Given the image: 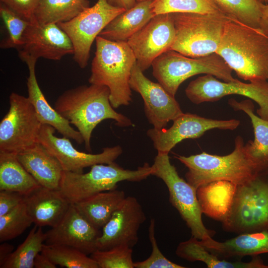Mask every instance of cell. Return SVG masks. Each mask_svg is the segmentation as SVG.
I'll return each mask as SVG.
<instances>
[{"mask_svg": "<svg viewBox=\"0 0 268 268\" xmlns=\"http://www.w3.org/2000/svg\"><path fill=\"white\" fill-rule=\"evenodd\" d=\"M155 220L151 218L148 227L149 239L151 244L152 252L146 260L134 262L135 268H184L166 258L160 251L155 235Z\"/></svg>", "mask_w": 268, "mask_h": 268, "instance_id": "74e56055", "label": "cell"}, {"mask_svg": "<svg viewBox=\"0 0 268 268\" xmlns=\"http://www.w3.org/2000/svg\"><path fill=\"white\" fill-rule=\"evenodd\" d=\"M17 156L41 186L60 190L64 170L59 160L41 143L37 142Z\"/></svg>", "mask_w": 268, "mask_h": 268, "instance_id": "7402d4cb", "label": "cell"}, {"mask_svg": "<svg viewBox=\"0 0 268 268\" xmlns=\"http://www.w3.org/2000/svg\"><path fill=\"white\" fill-rule=\"evenodd\" d=\"M151 167V175L164 182L168 190L170 203L190 229L192 236L200 240L212 238L215 231L206 228L203 223L197 189L180 177L175 167L171 163L168 154L157 153Z\"/></svg>", "mask_w": 268, "mask_h": 268, "instance_id": "9c48e42d", "label": "cell"}, {"mask_svg": "<svg viewBox=\"0 0 268 268\" xmlns=\"http://www.w3.org/2000/svg\"><path fill=\"white\" fill-rule=\"evenodd\" d=\"M175 37L171 50L198 58L216 52L224 25L230 17L224 14L171 13Z\"/></svg>", "mask_w": 268, "mask_h": 268, "instance_id": "52a82bcc", "label": "cell"}, {"mask_svg": "<svg viewBox=\"0 0 268 268\" xmlns=\"http://www.w3.org/2000/svg\"><path fill=\"white\" fill-rule=\"evenodd\" d=\"M23 201L33 223L41 227L55 226L71 204L60 190L42 186L24 196Z\"/></svg>", "mask_w": 268, "mask_h": 268, "instance_id": "44dd1931", "label": "cell"}, {"mask_svg": "<svg viewBox=\"0 0 268 268\" xmlns=\"http://www.w3.org/2000/svg\"><path fill=\"white\" fill-rule=\"evenodd\" d=\"M24 196L18 193L0 191V216L12 210L23 201Z\"/></svg>", "mask_w": 268, "mask_h": 268, "instance_id": "ab89813d", "label": "cell"}, {"mask_svg": "<svg viewBox=\"0 0 268 268\" xmlns=\"http://www.w3.org/2000/svg\"><path fill=\"white\" fill-rule=\"evenodd\" d=\"M229 17L250 27L259 28L265 4L257 0H213Z\"/></svg>", "mask_w": 268, "mask_h": 268, "instance_id": "836d02e7", "label": "cell"}, {"mask_svg": "<svg viewBox=\"0 0 268 268\" xmlns=\"http://www.w3.org/2000/svg\"><path fill=\"white\" fill-rule=\"evenodd\" d=\"M259 29L268 36V3L264 5Z\"/></svg>", "mask_w": 268, "mask_h": 268, "instance_id": "b9f144b4", "label": "cell"}, {"mask_svg": "<svg viewBox=\"0 0 268 268\" xmlns=\"http://www.w3.org/2000/svg\"><path fill=\"white\" fill-rule=\"evenodd\" d=\"M175 157L188 168L186 181L197 190L220 180L242 184L268 168L259 164L248 154L243 139L239 136L235 138L234 149L228 155L219 156L203 152L189 156Z\"/></svg>", "mask_w": 268, "mask_h": 268, "instance_id": "3957f363", "label": "cell"}, {"mask_svg": "<svg viewBox=\"0 0 268 268\" xmlns=\"http://www.w3.org/2000/svg\"><path fill=\"white\" fill-rule=\"evenodd\" d=\"M88 0H40L33 18L40 23L70 20L89 6Z\"/></svg>", "mask_w": 268, "mask_h": 268, "instance_id": "f546056e", "label": "cell"}, {"mask_svg": "<svg viewBox=\"0 0 268 268\" xmlns=\"http://www.w3.org/2000/svg\"><path fill=\"white\" fill-rule=\"evenodd\" d=\"M173 121V125L168 129L153 128L147 131V135L152 140L157 153L169 154L184 139L199 138L205 132L214 129L234 130L240 124V121L236 119L219 120L184 113Z\"/></svg>", "mask_w": 268, "mask_h": 268, "instance_id": "5bb4252c", "label": "cell"}, {"mask_svg": "<svg viewBox=\"0 0 268 268\" xmlns=\"http://www.w3.org/2000/svg\"><path fill=\"white\" fill-rule=\"evenodd\" d=\"M111 5L124 8L126 10L129 9L137 3V0H107Z\"/></svg>", "mask_w": 268, "mask_h": 268, "instance_id": "ee69618b", "label": "cell"}, {"mask_svg": "<svg viewBox=\"0 0 268 268\" xmlns=\"http://www.w3.org/2000/svg\"><path fill=\"white\" fill-rule=\"evenodd\" d=\"M200 241L208 251L222 259L268 253V230L238 234L223 242L212 238Z\"/></svg>", "mask_w": 268, "mask_h": 268, "instance_id": "603a6c76", "label": "cell"}, {"mask_svg": "<svg viewBox=\"0 0 268 268\" xmlns=\"http://www.w3.org/2000/svg\"><path fill=\"white\" fill-rule=\"evenodd\" d=\"M126 9L98 0L73 18L57 24L68 35L73 48V59L81 68L88 65L92 44L104 28Z\"/></svg>", "mask_w": 268, "mask_h": 268, "instance_id": "8fae6325", "label": "cell"}, {"mask_svg": "<svg viewBox=\"0 0 268 268\" xmlns=\"http://www.w3.org/2000/svg\"><path fill=\"white\" fill-rule=\"evenodd\" d=\"M14 246L6 242H2L0 245V265L13 252Z\"/></svg>", "mask_w": 268, "mask_h": 268, "instance_id": "7bdbcfd3", "label": "cell"}, {"mask_svg": "<svg viewBox=\"0 0 268 268\" xmlns=\"http://www.w3.org/2000/svg\"><path fill=\"white\" fill-rule=\"evenodd\" d=\"M175 37L171 13L154 16L127 41L143 72L163 53L171 50Z\"/></svg>", "mask_w": 268, "mask_h": 268, "instance_id": "4fadbf2b", "label": "cell"}, {"mask_svg": "<svg viewBox=\"0 0 268 268\" xmlns=\"http://www.w3.org/2000/svg\"><path fill=\"white\" fill-rule=\"evenodd\" d=\"M40 186L20 162L17 154L0 152V191L25 196Z\"/></svg>", "mask_w": 268, "mask_h": 268, "instance_id": "83f0119b", "label": "cell"}, {"mask_svg": "<svg viewBox=\"0 0 268 268\" xmlns=\"http://www.w3.org/2000/svg\"><path fill=\"white\" fill-rule=\"evenodd\" d=\"M146 219L138 200L134 197H126L102 228L97 241V250L121 245L133 248L138 242L139 227Z\"/></svg>", "mask_w": 268, "mask_h": 268, "instance_id": "2e32d148", "label": "cell"}, {"mask_svg": "<svg viewBox=\"0 0 268 268\" xmlns=\"http://www.w3.org/2000/svg\"><path fill=\"white\" fill-rule=\"evenodd\" d=\"M151 66L153 76L174 97L180 84L195 75L211 74L226 82L236 79L232 75V70L216 53L192 58L170 50L158 57Z\"/></svg>", "mask_w": 268, "mask_h": 268, "instance_id": "ba28073f", "label": "cell"}, {"mask_svg": "<svg viewBox=\"0 0 268 268\" xmlns=\"http://www.w3.org/2000/svg\"><path fill=\"white\" fill-rule=\"evenodd\" d=\"M22 18L30 21L40 0H0Z\"/></svg>", "mask_w": 268, "mask_h": 268, "instance_id": "f35d334b", "label": "cell"}, {"mask_svg": "<svg viewBox=\"0 0 268 268\" xmlns=\"http://www.w3.org/2000/svg\"><path fill=\"white\" fill-rule=\"evenodd\" d=\"M45 233V244L70 246L89 255L97 250V241L101 231L90 223L71 204L59 223Z\"/></svg>", "mask_w": 268, "mask_h": 268, "instance_id": "d6986e66", "label": "cell"}, {"mask_svg": "<svg viewBox=\"0 0 268 268\" xmlns=\"http://www.w3.org/2000/svg\"><path fill=\"white\" fill-rule=\"evenodd\" d=\"M132 248L121 245L106 250H97L90 255L99 268H134Z\"/></svg>", "mask_w": 268, "mask_h": 268, "instance_id": "8d00e7d4", "label": "cell"}, {"mask_svg": "<svg viewBox=\"0 0 268 268\" xmlns=\"http://www.w3.org/2000/svg\"><path fill=\"white\" fill-rule=\"evenodd\" d=\"M221 222L224 231L238 234L268 230V168L237 185Z\"/></svg>", "mask_w": 268, "mask_h": 268, "instance_id": "5b68a950", "label": "cell"}, {"mask_svg": "<svg viewBox=\"0 0 268 268\" xmlns=\"http://www.w3.org/2000/svg\"><path fill=\"white\" fill-rule=\"evenodd\" d=\"M129 83L131 89L142 98L145 116L153 128H165L169 121L183 113L175 97L159 83L146 77L136 64L132 68Z\"/></svg>", "mask_w": 268, "mask_h": 268, "instance_id": "ac0fdd59", "label": "cell"}, {"mask_svg": "<svg viewBox=\"0 0 268 268\" xmlns=\"http://www.w3.org/2000/svg\"><path fill=\"white\" fill-rule=\"evenodd\" d=\"M188 98L193 103L218 101L231 94L246 96L259 106L257 113L261 118L268 120V82L259 80L244 83L236 79L220 81L214 76L206 74L192 81L185 90Z\"/></svg>", "mask_w": 268, "mask_h": 268, "instance_id": "7c38bea8", "label": "cell"}, {"mask_svg": "<svg viewBox=\"0 0 268 268\" xmlns=\"http://www.w3.org/2000/svg\"><path fill=\"white\" fill-rule=\"evenodd\" d=\"M32 223L33 220L22 201L9 212L0 216V242L17 237Z\"/></svg>", "mask_w": 268, "mask_h": 268, "instance_id": "e575fe53", "label": "cell"}, {"mask_svg": "<svg viewBox=\"0 0 268 268\" xmlns=\"http://www.w3.org/2000/svg\"><path fill=\"white\" fill-rule=\"evenodd\" d=\"M19 58L29 57L59 61L73 55V48L68 35L57 24L40 23L33 18L23 34L17 49Z\"/></svg>", "mask_w": 268, "mask_h": 268, "instance_id": "e0dca14e", "label": "cell"}, {"mask_svg": "<svg viewBox=\"0 0 268 268\" xmlns=\"http://www.w3.org/2000/svg\"><path fill=\"white\" fill-rule=\"evenodd\" d=\"M0 15L7 31L6 37L0 42V48L18 49L21 44L23 34L29 22L1 2Z\"/></svg>", "mask_w": 268, "mask_h": 268, "instance_id": "d590c367", "label": "cell"}, {"mask_svg": "<svg viewBox=\"0 0 268 268\" xmlns=\"http://www.w3.org/2000/svg\"><path fill=\"white\" fill-rule=\"evenodd\" d=\"M46 238L42 227L32 228L24 241L0 265V268H33L36 256L41 252Z\"/></svg>", "mask_w": 268, "mask_h": 268, "instance_id": "4dcf8cb0", "label": "cell"}, {"mask_svg": "<svg viewBox=\"0 0 268 268\" xmlns=\"http://www.w3.org/2000/svg\"><path fill=\"white\" fill-rule=\"evenodd\" d=\"M150 8L154 15L173 13L225 14L213 0H152Z\"/></svg>", "mask_w": 268, "mask_h": 268, "instance_id": "1f68e13d", "label": "cell"}, {"mask_svg": "<svg viewBox=\"0 0 268 268\" xmlns=\"http://www.w3.org/2000/svg\"><path fill=\"white\" fill-rule=\"evenodd\" d=\"M144 0H137V2L144 1Z\"/></svg>", "mask_w": 268, "mask_h": 268, "instance_id": "bcb514c9", "label": "cell"}, {"mask_svg": "<svg viewBox=\"0 0 268 268\" xmlns=\"http://www.w3.org/2000/svg\"><path fill=\"white\" fill-rule=\"evenodd\" d=\"M228 104L235 110L243 111L250 117L254 128V139L245 145L247 151L259 164L268 167V120L254 113V106L250 99L238 102L231 99Z\"/></svg>", "mask_w": 268, "mask_h": 268, "instance_id": "f1b7e54d", "label": "cell"}, {"mask_svg": "<svg viewBox=\"0 0 268 268\" xmlns=\"http://www.w3.org/2000/svg\"><path fill=\"white\" fill-rule=\"evenodd\" d=\"M27 65L29 75L27 78L28 98L34 107L37 116L43 125H48L66 137L74 140L78 144L84 142L80 133L53 108L47 101L38 84L35 73L37 60L29 57L20 58Z\"/></svg>", "mask_w": 268, "mask_h": 268, "instance_id": "ffe728a7", "label": "cell"}, {"mask_svg": "<svg viewBox=\"0 0 268 268\" xmlns=\"http://www.w3.org/2000/svg\"><path fill=\"white\" fill-rule=\"evenodd\" d=\"M237 185L220 180L201 186L197 190V196L202 213L221 221L231 203Z\"/></svg>", "mask_w": 268, "mask_h": 268, "instance_id": "484cf974", "label": "cell"}, {"mask_svg": "<svg viewBox=\"0 0 268 268\" xmlns=\"http://www.w3.org/2000/svg\"><path fill=\"white\" fill-rule=\"evenodd\" d=\"M110 91L105 85H82L64 91L57 99L54 108L81 135L85 149L91 152L93 131L102 121L112 119L121 127H130V119L116 112L110 101Z\"/></svg>", "mask_w": 268, "mask_h": 268, "instance_id": "6da1fadb", "label": "cell"}, {"mask_svg": "<svg viewBox=\"0 0 268 268\" xmlns=\"http://www.w3.org/2000/svg\"><path fill=\"white\" fill-rule=\"evenodd\" d=\"M41 253L56 266L67 268H99L91 257L73 247L44 244Z\"/></svg>", "mask_w": 268, "mask_h": 268, "instance_id": "d6a6232c", "label": "cell"}, {"mask_svg": "<svg viewBox=\"0 0 268 268\" xmlns=\"http://www.w3.org/2000/svg\"><path fill=\"white\" fill-rule=\"evenodd\" d=\"M86 173L64 171L60 191L71 204L100 192L116 189L123 181L139 182L151 175V166L145 163L136 170L125 169L115 161L96 164Z\"/></svg>", "mask_w": 268, "mask_h": 268, "instance_id": "8992f818", "label": "cell"}, {"mask_svg": "<svg viewBox=\"0 0 268 268\" xmlns=\"http://www.w3.org/2000/svg\"><path fill=\"white\" fill-rule=\"evenodd\" d=\"M215 53L240 78L268 79V36L260 29L229 17Z\"/></svg>", "mask_w": 268, "mask_h": 268, "instance_id": "7a4b0ae2", "label": "cell"}, {"mask_svg": "<svg viewBox=\"0 0 268 268\" xmlns=\"http://www.w3.org/2000/svg\"><path fill=\"white\" fill-rule=\"evenodd\" d=\"M152 1L137 2L110 21L99 36L113 41L127 42L155 16L150 8Z\"/></svg>", "mask_w": 268, "mask_h": 268, "instance_id": "cb8c5ba5", "label": "cell"}, {"mask_svg": "<svg viewBox=\"0 0 268 268\" xmlns=\"http://www.w3.org/2000/svg\"><path fill=\"white\" fill-rule=\"evenodd\" d=\"M257 1L263 3V4H268V0H257Z\"/></svg>", "mask_w": 268, "mask_h": 268, "instance_id": "f6af8a7d", "label": "cell"}, {"mask_svg": "<svg viewBox=\"0 0 268 268\" xmlns=\"http://www.w3.org/2000/svg\"><path fill=\"white\" fill-rule=\"evenodd\" d=\"M95 41L89 83L108 87L114 109L129 105L132 101L129 82L136 64L134 52L127 42L113 41L99 36Z\"/></svg>", "mask_w": 268, "mask_h": 268, "instance_id": "277c9868", "label": "cell"}, {"mask_svg": "<svg viewBox=\"0 0 268 268\" xmlns=\"http://www.w3.org/2000/svg\"><path fill=\"white\" fill-rule=\"evenodd\" d=\"M0 122V152L17 154L38 142L42 124L28 97L12 92Z\"/></svg>", "mask_w": 268, "mask_h": 268, "instance_id": "30bf717a", "label": "cell"}, {"mask_svg": "<svg viewBox=\"0 0 268 268\" xmlns=\"http://www.w3.org/2000/svg\"><path fill=\"white\" fill-rule=\"evenodd\" d=\"M57 266L47 256L41 252L36 256L34 261L35 268H56Z\"/></svg>", "mask_w": 268, "mask_h": 268, "instance_id": "60d3db41", "label": "cell"}, {"mask_svg": "<svg viewBox=\"0 0 268 268\" xmlns=\"http://www.w3.org/2000/svg\"><path fill=\"white\" fill-rule=\"evenodd\" d=\"M126 197L123 191L116 189L99 193L74 205L90 223L100 230Z\"/></svg>", "mask_w": 268, "mask_h": 268, "instance_id": "d4e9b609", "label": "cell"}, {"mask_svg": "<svg viewBox=\"0 0 268 268\" xmlns=\"http://www.w3.org/2000/svg\"><path fill=\"white\" fill-rule=\"evenodd\" d=\"M176 254L179 257L194 262L204 263L208 268H268L258 256H253L248 262L228 261L221 259L208 251L201 243L200 240L193 237L179 244Z\"/></svg>", "mask_w": 268, "mask_h": 268, "instance_id": "4316f807", "label": "cell"}, {"mask_svg": "<svg viewBox=\"0 0 268 268\" xmlns=\"http://www.w3.org/2000/svg\"><path fill=\"white\" fill-rule=\"evenodd\" d=\"M55 131L53 127L42 124L38 142L59 160L65 171L82 173L85 168L94 164L115 161L123 152L119 145L105 147L98 154L81 152L74 148L69 138L56 136Z\"/></svg>", "mask_w": 268, "mask_h": 268, "instance_id": "9a60e30c", "label": "cell"}]
</instances>
